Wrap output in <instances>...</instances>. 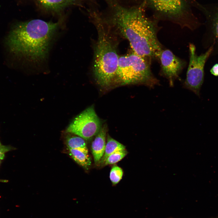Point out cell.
I'll return each instance as SVG.
<instances>
[{"instance_id":"6da1fadb","label":"cell","mask_w":218,"mask_h":218,"mask_svg":"<svg viewBox=\"0 0 218 218\" xmlns=\"http://www.w3.org/2000/svg\"><path fill=\"white\" fill-rule=\"evenodd\" d=\"M107 5L111 12L105 19L128 40L133 52L150 61H159L164 49L157 37L160 29L159 21L148 17L140 5L126 7L116 0Z\"/></svg>"},{"instance_id":"7a4b0ae2","label":"cell","mask_w":218,"mask_h":218,"mask_svg":"<svg viewBox=\"0 0 218 218\" xmlns=\"http://www.w3.org/2000/svg\"><path fill=\"white\" fill-rule=\"evenodd\" d=\"M59 23L34 19L17 24L6 40L9 51L15 55L33 63L45 59Z\"/></svg>"},{"instance_id":"3957f363","label":"cell","mask_w":218,"mask_h":218,"mask_svg":"<svg viewBox=\"0 0 218 218\" xmlns=\"http://www.w3.org/2000/svg\"><path fill=\"white\" fill-rule=\"evenodd\" d=\"M94 19L98 36L94 48L93 70L98 84L106 87L115 78L119 56L110 25L99 17H94Z\"/></svg>"},{"instance_id":"277c9868","label":"cell","mask_w":218,"mask_h":218,"mask_svg":"<svg viewBox=\"0 0 218 218\" xmlns=\"http://www.w3.org/2000/svg\"><path fill=\"white\" fill-rule=\"evenodd\" d=\"M196 1L133 0L136 5L151 11L153 17L158 21H169L191 31L197 29L201 25L192 10Z\"/></svg>"},{"instance_id":"5b68a950","label":"cell","mask_w":218,"mask_h":218,"mask_svg":"<svg viewBox=\"0 0 218 218\" xmlns=\"http://www.w3.org/2000/svg\"><path fill=\"white\" fill-rule=\"evenodd\" d=\"M151 61L134 52L119 57L115 78L121 85L140 84L153 88L160 82L152 72Z\"/></svg>"},{"instance_id":"8992f818","label":"cell","mask_w":218,"mask_h":218,"mask_svg":"<svg viewBox=\"0 0 218 218\" xmlns=\"http://www.w3.org/2000/svg\"><path fill=\"white\" fill-rule=\"evenodd\" d=\"M189 62L183 87L200 97V90L204 80L205 66L212 55L213 49L210 47L204 53L198 55L193 44H189Z\"/></svg>"},{"instance_id":"52a82bcc","label":"cell","mask_w":218,"mask_h":218,"mask_svg":"<svg viewBox=\"0 0 218 218\" xmlns=\"http://www.w3.org/2000/svg\"><path fill=\"white\" fill-rule=\"evenodd\" d=\"M194 7L200 10L205 18V31L202 43L207 50L211 47V56L218 55V2L202 4L196 2Z\"/></svg>"},{"instance_id":"ba28073f","label":"cell","mask_w":218,"mask_h":218,"mask_svg":"<svg viewBox=\"0 0 218 218\" xmlns=\"http://www.w3.org/2000/svg\"><path fill=\"white\" fill-rule=\"evenodd\" d=\"M101 127L100 120L94 107L91 106L74 119L67 128L66 132L88 140L96 135Z\"/></svg>"},{"instance_id":"9c48e42d","label":"cell","mask_w":218,"mask_h":218,"mask_svg":"<svg viewBox=\"0 0 218 218\" xmlns=\"http://www.w3.org/2000/svg\"><path fill=\"white\" fill-rule=\"evenodd\" d=\"M159 61L160 63V74L168 80L170 86L173 87L175 80L186 65L185 61L174 54L170 50H163Z\"/></svg>"},{"instance_id":"30bf717a","label":"cell","mask_w":218,"mask_h":218,"mask_svg":"<svg viewBox=\"0 0 218 218\" xmlns=\"http://www.w3.org/2000/svg\"><path fill=\"white\" fill-rule=\"evenodd\" d=\"M106 132L107 126L104 125L92 143V153L95 164L98 163L104 154L106 145Z\"/></svg>"},{"instance_id":"8fae6325","label":"cell","mask_w":218,"mask_h":218,"mask_svg":"<svg viewBox=\"0 0 218 218\" xmlns=\"http://www.w3.org/2000/svg\"><path fill=\"white\" fill-rule=\"evenodd\" d=\"M125 149V147L124 145L108 136L104 154L98 163L104 164L106 159L110 155L117 151Z\"/></svg>"},{"instance_id":"7c38bea8","label":"cell","mask_w":218,"mask_h":218,"mask_svg":"<svg viewBox=\"0 0 218 218\" xmlns=\"http://www.w3.org/2000/svg\"><path fill=\"white\" fill-rule=\"evenodd\" d=\"M81 0H38L46 8L53 10H58L67 6L75 4Z\"/></svg>"},{"instance_id":"4fadbf2b","label":"cell","mask_w":218,"mask_h":218,"mask_svg":"<svg viewBox=\"0 0 218 218\" xmlns=\"http://www.w3.org/2000/svg\"><path fill=\"white\" fill-rule=\"evenodd\" d=\"M68 150L70 155L78 164L86 169L90 167L91 161L88 153L75 149H68Z\"/></svg>"},{"instance_id":"5bb4252c","label":"cell","mask_w":218,"mask_h":218,"mask_svg":"<svg viewBox=\"0 0 218 218\" xmlns=\"http://www.w3.org/2000/svg\"><path fill=\"white\" fill-rule=\"evenodd\" d=\"M65 142L68 149H77L88 153V149L84 139L78 136L68 135Z\"/></svg>"},{"instance_id":"9a60e30c","label":"cell","mask_w":218,"mask_h":218,"mask_svg":"<svg viewBox=\"0 0 218 218\" xmlns=\"http://www.w3.org/2000/svg\"><path fill=\"white\" fill-rule=\"evenodd\" d=\"M127 153L125 149L117 151L109 156L105 160L104 164L105 166L115 164L124 158Z\"/></svg>"},{"instance_id":"2e32d148","label":"cell","mask_w":218,"mask_h":218,"mask_svg":"<svg viewBox=\"0 0 218 218\" xmlns=\"http://www.w3.org/2000/svg\"><path fill=\"white\" fill-rule=\"evenodd\" d=\"M123 174L122 169L117 165H114L112 168L110 172V178L114 184H117L121 179Z\"/></svg>"},{"instance_id":"e0dca14e","label":"cell","mask_w":218,"mask_h":218,"mask_svg":"<svg viewBox=\"0 0 218 218\" xmlns=\"http://www.w3.org/2000/svg\"><path fill=\"white\" fill-rule=\"evenodd\" d=\"M211 74L215 76H218V63L213 65L210 70Z\"/></svg>"},{"instance_id":"ac0fdd59","label":"cell","mask_w":218,"mask_h":218,"mask_svg":"<svg viewBox=\"0 0 218 218\" xmlns=\"http://www.w3.org/2000/svg\"><path fill=\"white\" fill-rule=\"evenodd\" d=\"M4 156V152L0 148V164L1 160L3 159Z\"/></svg>"}]
</instances>
